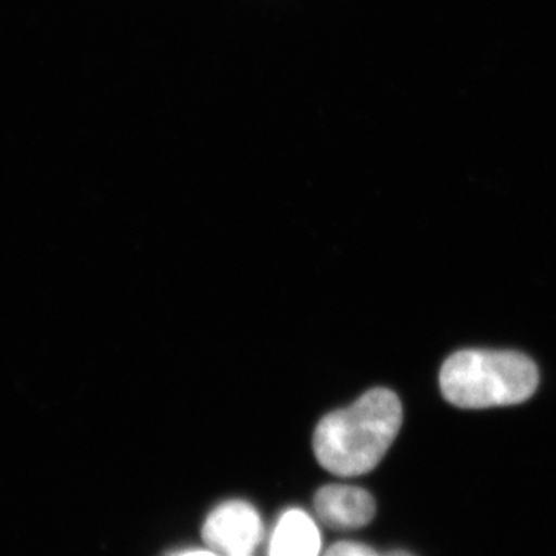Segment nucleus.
<instances>
[{
  "label": "nucleus",
  "mask_w": 556,
  "mask_h": 556,
  "mask_svg": "<svg viewBox=\"0 0 556 556\" xmlns=\"http://www.w3.org/2000/svg\"><path fill=\"white\" fill-rule=\"evenodd\" d=\"M243 556H248V555H243Z\"/></svg>",
  "instance_id": "obj_9"
},
{
  "label": "nucleus",
  "mask_w": 556,
  "mask_h": 556,
  "mask_svg": "<svg viewBox=\"0 0 556 556\" xmlns=\"http://www.w3.org/2000/svg\"><path fill=\"white\" fill-rule=\"evenodd\" d=\"M321 540L316 522L299 508L278 519L270 538L269 556H318Z\"/></svg>",
  "instance_id": "obj_5"
},
{
  "label": "nucleus",
  "mask_w": 556,
  "mask_h": 556,
  "mask_svg": "<svg viewBox=\"0 0 556 556\" xmlns=\"http://www.w3.org/2000/svg\"><path fill=\"white\" fill-rule=\"evenodd\" d=\"M402 419V404L393 391H367L350 407L329 413L318 422L313 438L318 464L342 478L375 470L397 438Z\"/></svg>",
  "instance_id": "obj_1"
},
{
  "label": "nucleus",
  "mask_w": 556,
  "mask_h": 556,
  "mask_svg": "<svg viewBox=\"0 0 556 556\" xmlns=\"http://www.w3.org/2000/svg\"><path fill=\"white\" fill-rule=\"evenodd\" d=\"M324 556H380L372 551L371 547L361 543H351V541H342L328 548Z\"/></svg>",
  "instance_id": "obj_6"
},
{
  "label": "nucleus",
  "mask_w": 556,
  "mask_h": 556,
  "mask_svg": "<svg viewBox=\"0 0 556 556\" xmlns=\"http://www.w3.org/2000/svg\"><path fill=\"white\" fill-rule=\"evenodd\" d=\"M314 508L324 525L338 530L361 529L376 514L375 500L367 490L343 484L321 486L314 497Z\"/></svg>",
  "instance_id": "obj_4"
},
{
  "label": "nucleus",
  "mask_w": 556,
  "mask_h": 556,
  "mask_svg": "<svg viewBox=\"0 0 556 556\" xmlns=\"http://www.w3.org/2000/svg\"><path fill=\"white\" fill-rule=\"evenodd\" d=\"M538 382L536 365L515 351H457L439 375L442 394L459 408L522 404L533 396Z\"/></svg>",
  "instance_id": "obj_2"
},
{
  "label": "nucleus",
  "mask_w": 556,
  "mask_h": 556,
  "mask_svg": "<svg viewBox=\"0 0 556 556\" xmlns=\"http://www.w3.org/2000/svg\"><path fill=\"white\" fill-rule=\"evenodd\" d=\"M263 536L258 511L244 501H228L211 511L203 526V540L215 554L251 555Z\"/></svg>",
  "instance_id": "obj_3"
},
{
  "label": "nucleus",
  "mask_w": 556,
  "mask_h": 556,
  "mask_svg": "<svg viewBox=\"0 0 556 556\" xmlns=\"http://www.w3.org/2000/svg\"><path fill=\"white\" fill-rule=\"evenodd\" d=\"M386 556H413V555H409L408 552L394 551V552H390V554H387Z\"/></svg>",
  "instance_id": "obj_8"
},
{
  "label": "nucleus",
  "mask_w": 556,
  "mask_h": 556,
  "mask_svg": "<svg viewBox=\"0 0 556 556\" xmlns=\"http://www.w3.org/2000/svg\"><path fill=\"white\" fill-rule=\"evenodd\" d=\"M174 556H219V555L215 554V552H211V551H188V552H181V554H177Z\"/></svg>",
  "instance_id": "obj_7"
}]
</instances>
